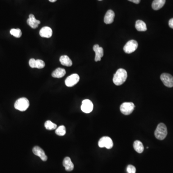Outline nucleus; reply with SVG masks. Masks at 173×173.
<instances>
[{
	"mask_svg": "<svg viewBox=\"0 0 173 173\" xmlns=\"http://www.w3.org/2000/svg\"><path fill=\"white\" fill-rule=\"evenodd\" d=\"M128 78V73L126 70L120 68L117 70L114 74L113 82L117 86H120L123 84Z\"/></svg>",
	"mask_w": 173,
	"mask_h": 173,
	"instance_id": "f257e3e1",
	"label": "nucleus"
},
{
	"mask_svg": "<svg viewBox=\"0 0 173 173\" xmlns=\"http://www.w3.org/2000/svg\"><path fill=\"white\" fill-rule=\"evenodd\" d=\"M167 135V129L166 125L164 123H160L157 125V128L154 132L156 138L159 140H163L166 138Z\"/></svg>",
	"mask_w": 173,
	"mask_h": 173,
	"instance_id": "f03ea898",
	"label": "nucleus"
},
{
	"mask_svg": "<svg viewBox=\"0 0 173 173\" xmlns=\"http://www.w3.org/2000/svg\"><path fill=\"white\" fill-rule=\"evenodd\" d=\"M30 106V102L28 99L26 98H21L18 99L15 102V109L20 111H25L28 109Z\"/></svg>",
	"mask_w": 173,
	"mask_h": 173,
	"instance_id": "7ed1b4c3",
	"label": "nucleus"
},
{
	"mask_svg": "<svg viewBox=\"0 0 173 173\" xmlns=\"http://www.w3.org/2000/svg\"><path fill=\"white\" fill-rule=\"evenodd\" d=\"M135 108V105L133 102H124L120 106V111L125 115H130Z\"/></svg>",
	"mask_w": 173,
	"mask_h": 173,
	"instance_id": "20e7f679",
	"label": "nucleus"
},
{
	"mask_svg": "<svg viewBox=\"0 0 173 173\" xmlns=\"http://www.w3.org/2000/svg\"><path fill=\"white\" fill-rule=\"evenodd\" d=\"M138 43L135 40H130L127 42L124 47L123 50L126 53H131L137 50Z\"/></svg>",
	"mask_w": 173,
	"mask_h": 173,
	"instance_id": "39448f33",
	"label": "nucleus"
},
{
	"mask_svg": "<svg viewBox=\"0 0 173 173\" xmlns=\"http://www.w3.org/2000/svg\"><path fill=\"white\" fill-rule=\"evenodd\" d=\"M98 145L100 148L105 147L108 149L113 148L114 143L113 140L109 137H103L100 139L98 142Z\"/></svg>",
	"mask_w": 173,
	"mask_h": 173,
	"instance_id": "423d86ee",
	"label": "nucleus"
},
{
	"mask_svg": "<svg viewBox=\"0 0 173 173\" xmlns=\"http://www.w3.org/2000/svg\"><path fill=\"white\" fill-rule=\"evenodd\" d=\"M161 80L162 83L167 87L172 88L173 87V77L168 73H163L161 75Z\"/></svg>",
	"mask_w": 173,
	"mask_h": 173,
	"instance_id": "0eeeda50",
	"label": "nucleus"
},
{
	"mask_svg": "<svg viewBox=\"0 0 173 173\" xmlns=\"http://www.w3.org/2000/svg\"><path fill=\"white\" fill-rule=\"evenodd\" d=\"M80 77L77 74H74L67 77L65 80L66 86L68 87H72L79 82Z\"/></svg>",
	"mask_w": 173,
	"mask_h": 173,
	"instance_id": "6e6552de",
	"label": "nucleus"
},
{
	"mask_svg": "<svg viewBox=\"0 0 173 173\" xmlns=\"http://www.w3.org/2000/svg\"><path fill=\"white\" fill-rule=\"evenodd\" d=\"M93 104L91 101L88 99L83 100L82 105L81 106V109L84 113L86 114L90 113L93 111Z\"/></svg>",
	"mask_w": 173,
	"mask_h": 173,
	"instance_id": "1a4fd4ad",
	"label": "nucleus"
},
{
	"mask_svg": "<svg viewBox=\"0 0 173 173\" xmlns=\"http://www.w3.org/2000/svg\"><path fill=\"white\" fill-rule=\"evenodd\" d=\"M32 152L35 155L40 157V158L43 161H46L47 160V159H48L47 156L46 155L43 150L39 147H34L33 148V150H32Z\"/></svg>",
	"mask_w": 173,
	"mask_h": 173,
	"instance_id": "9d476101",
	"label": "nucleus"
},
{
	"mask_svg": "<svg viewBox=\"0 0 173 173\" xmlns=\"http://www.w3.org/2000/svg\"><path fill=\"white\" fill-rule=\"evenodd\" d=\"M93 49L95 52V62H98L101 60V58L103 56V49L102 47H100L99 45L96 44L94 45Z\"/></svg>",
	"mask_w": 173,
	"mask_h": 173,
	"instance_id": "9b49d317",
	"label": "nucleus"
},
{
	"mask_svg": "<svg viewBox=\"0 0 173 173\" xmlns=\"http://www.w3.org/2000/svg\"><path fill=\"white\" fill-rule=\"evenodd\" d=\"M27 23L31 28L35 29L38 27L40 23V22L39 20L36 19L34 15L30 14L29 16V19L27 20Z\"/></svg>",
	"mask_w": 173,
	"mask_h": 173,
	"instance_id": "f8f14e48",
	"label": "nucleus"
},
{
	"mask_svg": "<svg viewBox=\"0 0 173 173\" xmlns=\"http://www.w3.org/2000/svg\"><path fill=\"white\" fill-rule=\"evenodd\" d=\"M52 31L51 28L48 27H44L42 28L39 31L40 36L46 38H49L52 36Z\"/></svg>",
	"mask_w": 173,
	"mask_h": 173,
	"instance_id": "ddd939ff",
	"label": "nucleus"
},
{
	"mask_svg": "<svg viewBox=\"0 0 173 173\" xmlns=\"http://www.w3.org/2000/svg\"><path fill=\"white\" fill-rule=\"evenodd\" d=\"M115 14L114 11L112 10H109L106 12L104 16V21L106 24H110L114 22Z\"/></svg>",
	"mask_w": 173,
	"mask_h": 173,
	"instance_id": "4468645a",
	"label": "nucleus"
},
{
	"mask_svg": "<svg viewBox=\"0 0 173 173\" xmlns=\"http://www.w3.org/2000/svg\"><path fill=\"white\" fill-rule=\"evenodd\" d=\"M63 164L66 171H71L73 170L74 166L69 157H66L65 158L63 161Z\"/></svg>",
	"mask_w": 173,
	"mask_h": 173,
	"instance_id": "2eb2a0df",
	"label": "nucleus"
},
{
	"mask_svg": "<svg viewBox=\"0 0 173 173\" xmlns=\"http://www.w3.org/2000/svg\"><path fill=\"white\" fill-rule=\"evenodd\" d=\"M66 71L65 69L62 68H58L55 69L52 73V77L55 78H61L65 76Z\"/></svg>",
	"mask_w": 173,
	"mask_h": 173,
	"instance_id": "dca6fc26",
	"label": "nucleus"
},
{
	"mask_svg": "<svg viewBox=\"0 0 173 173\" xmlns=\"http://www.w3.org/2000/svg\"><path fill=\"white\" fill-rule=\"evenodd\" d=\"M166 0H154L152 3V8L154 10H158L164 7Z\"/></svg>",
	"mask_w": 173,
	"mask_h": 173,
	"instance_id": "f3484780",
	"label": "nucleus"
},
{
	"mask_svg": "<svg viewBox=\"0 0 173 173\" xmlns=\"http://www.w3.org/2000/svg\"><path fill=\"white\" fill-rule=\"evenodd\" d=\"M60 62L63 66H71L72 65V62L70 58L67 55H62L60 58Z\"/></svg>",
	"mask_w": 173,
	"mask_h": 173,
	"instance_id": "a211bd4d",
	"label": "nucleus"
},
{
	"mask_svg": "<svg viewBox=\"0 0 173 173\" xmlns=\"http://www.w3.org/2000/svg\"><path fill=\"white\" fill-rule=\"evenodd\" d=\"M136 30L139 31H145L147 30L146 24L142 20H137L135 25Z\"/></svg>",
	"mask_w": 173,
	"mask_h": 173,
	"instance_id": "6ab92c4d",
	"label": "nucleus"
},
{
	"mask_svg": "<svg viewBox=\"0 0 173 173\" xmlns=\"http://www.w3.org/2000/svg\"><path fill=\"white\" fill-rule=\"evenodd\" d=\"M133 147H134V150L138 153H141L143 152V145L142 143V142L139 140H136L134 141Z\"/></svg>",
	"mask_w": 173,
	"mask_h": 173,
	"instance_id": "aec40b11",
	"label": "nucleus"
},
{
	"mask_svg": "<svg viewBox=\"0 0 173 173\" xmlns=\"http://www.w3.org/2000/svg\"><path fill=\"white\" fill-rule=\"evenodd\" d=\"M45 127L46 129L49 130H55L57 129V125L55 124L52 123V121L50 120H48L45 123Z\"/></svg>",
	"mask_w": 173,
	"mask_h": 173,
	"instance_id": "412c9836",
	"label": "nucleus"
},
{
	"mask_svg": "<svg viewBox=\"0 0 173 173\" xmlns=\"http://www.w3.org/2000/svg\"><path fill=\"white\" fill-rule=\"evenodd\" d=\"M55 133L58 136H64L66 133V127L64 125H61L59 126L58 128H57L56 130Z\"/></svg>",
	"mask_w": 173,
	"mask_h": 173,
	"instance_id": "4be33fe9",
	"label": "nucleus"
},
{
	"mask_svg": "<svg viewBox=\"0 0 173 173\" xmlns=\"http://www.w3.org/2000/svg\"><path fill=\"white\" fill-rule=\"evenodd\" d=\"M10 34L11 35L14 36L15 37L17 38H19L21 37L22 36V32L21 31V30L19 29H13L11 30L10 31Z\"/></svg>",
	"mask_w": 173,
	"mask_h": 173,
	"instance_id": "5701e85b",
	"label": "nucleus"
},
{
	"mask_svg": "<svg viewBox=\"0 0 173 173\" xmlns=\"http://www.w3.org/2000/svg\"><path fill=\"white\" fill-rule=\"evenodd\" d=\"M45 66V64L43 61L42 60H36V68L38 69H42L44 68Z\"/></svg>",
	"mask_w": 173,
	"mask_h": 173,
	"instance_id": "b1692460",
	"label": "nucleus"
},
{
	"mask_svg": "<svg viewBox=\"0 0 173 173\" xmlns=\"http://www.w3.org/2000/svg\"><path fill=\"white\" fill-rule=\"evenodd\" d=\"M126 171L128 173H136V168L132 165H129L126 168Z\"/></svg>",
	"mask_w": 173,
	"mask_h": 173,
	"instance_id": "393cba45",
	"label": "nucleus"
},
{
	"mask_svg": "<svg viewBox=\"0 0 173 173\" xmlns=\"http://www.w3.org/2000/svg\"><path fill=\"white\" fill-rule=\"evenodd\" d=\"M36 60L34 58H31L29 61V65L31 68H36Z\"/></svg>",
	"mask_w": 173,
	"mask_h": 173,
	"instance_id": "a878e982",
	"label": "nucleus"
},
{
	"mask_svg": "<svg viewBox=\"0 0 173 173\" xmlns=\"http://www.w3.org/2000/svg\"><path fill=\"white\" fill-rule=\"evenodd\" d=\"M169 26L170 28L173 29V18H171L169 21Z\"/></svg>",
	"mask_w": 173,
	"mask_h": 173,
	"instance_id": "bb28decb",
	"label": "nucleus"
},
{
	"mask_svg": "<svg viewBox=\"0 0 173 173\" xmlns=\"http://www.w3.org/2000/svg\"><path fill=\"white\" fill-rule=\"evenodd\" d=\"M128 1L131 2L133 3H136V4H139L140 2V0H128Z\"/></svg>",
	"mask_w": 173,
	"mask_h": 173,
	"instance_id": "cd10ccee",
	"label": "nucleus"
},
{
	"mask_svg": "<svg viewBox=\"0 0 173 173\" xmlns=\"http://www.w3.org/2000/svg\"><path fill=\"white\" fill-rule=\"evenodd\" d=\"M49 1L51 2H55L57 1V0H49Z\"/></svg>",
	"mask_w": 173,
	"mask_h": 173,
	"instance_id": "c85d7f7f",
	"label": "nucleus"
},
{
	"mask_svg": "<svg viewBox=\"0 0 173 173\" xmlns=\"http://www.w3.org/2000/svg\"><path fill=\"white\" fill-rule=\"evenodd\" d=\"M99 1H102V0H99Z\"/></svg>",
	"mask_w": 173,
	"mask_h": 173,
	"instance_id": "c756f323",
	"label": "nucleus"
}]
</instances>
